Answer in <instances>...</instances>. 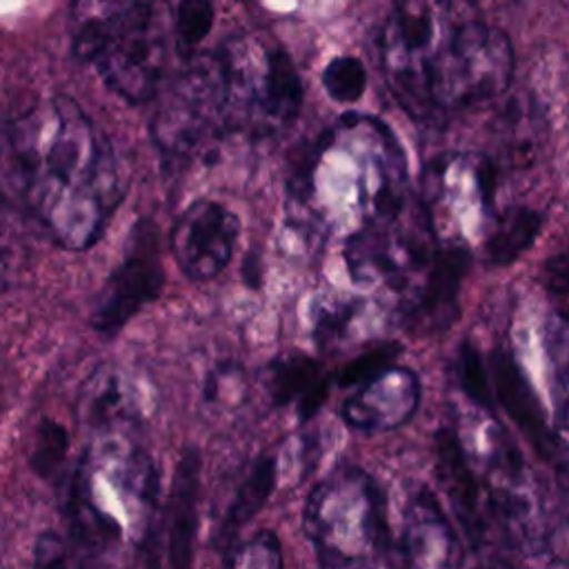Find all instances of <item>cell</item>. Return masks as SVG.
<instances>
[{
  "label": "cell",
  "mask_w": 569,
  "mask_h": 569,
  "mask_svg": "<svg viewBox=\"0 0 569 569\" xmlns=\"http://www.w3.org/2000/svg\"><path fill=\"white\" fill-rule=\"evenodd\" d=\"M0 196L56 244L89 249L124 198L109 138L56 96L0 122Z\"/></svg>",
  "instance_id": "obj_1"
},
{
  "label": "cell",
  "mask_w": 569,
  "mask_h": 569,
  "mask_svg": "<svg viewBox=\"0 0 569 569\" xmlns=\"http://www.w3.org/2000/svg\"><path fill=\"white\" fill-rule=\"evenodd\" d=\"M302 529L322 567L400 562L380 485L356 465H338L309 493Z\"/></svg>",
  "instance_id": "obj_2"
},
{
  "label": "cell",
  "mask_w": 569,
  "mask_h": 569,
  "mask_svg": "<svg viewBox=\"0 0 569 569\" xmlns=\"http://www.w3.org/2000/svg\"><path fill=\"white\" fill-rule=\"evenodd\" d=\"M476 16H482L476 0H393L380 36L382 71L393 98L413 120L433 118L429 64Z\"/></svg>",
  "instance_id": "obj_3"
},
{
  "label": "cell",
  "mask_w": 569,
  "mask_h": 569,
  "mask_svg": "<svg viewBox=\"0 0 569 569\" xmlns=\"http://www.w3.org/2000/svg\"><path fill=\"white\" fill-rule=\"evenodd\" d=\"M151 136L171 164H189L209 156L229 136L220 53L187 58L153 113Z\"/></svg>",
  "instance_id": "obj_4"
},
{
  "label": "cell",
  "mask_w": 569,
  "mask_h": 569,
  "mask_svg": "<svg viewBox=\"0 0 569 569\" xmlns=\"http://www.w3.org/2000/svg\"><path fill=\"white\" fill-rule=\"evenodd\" d=\"M513 78L509 38L482 16L465 22L427 73L433 118L500 98Z\"/></svg>",
  "instance_id": "obj_5"
},
{
  "label": "cell",
  "mask_w": 569,
  "mask_h": 569,
  "mask_svg": "<svg viewBox=\"0 0 569 569\" xmlns=\"http://www.w3.org/2000/svg\"><path fill=\"white\" fill-rule=\"evenodd\" d=\"M87 62H91L102 82L127 102L140 104L151 100L160 87L167 62L160 2L111 31Z\"/></svg>",
  "instance_id": "obj_6"
},
{
  "label": "cell",
  "mask_w": 569,
  "mask_h": 569,
  "mask_svg": "<svg viewBox=\"0 0 569 569\" xmlns=\"http://www.w3.org/2000/svg\"><path fill=\"white\" fill-rule=\"evenodd\" d=\"M164 289L160 229L151 218H138L124 242L116 269L100 291L91 325L104 336L118 333L140 309L158 300Z\"/></svg>",
  "instance_id": "obj_7"
},
{
  "label": "cell",
  "mask_w": 569,
  "mask_h": 569,
  "mask_svg": "<svg viewBox=\"0 0 569 569\" xmlns=\"http://www.w3.org/2000/svg\"><path fill=\"white\" fill-rule=\"evenodd\" d=\"M433 451L438 482L473 553L482 556L507 547L496 518L491 482L476 473L460 436L451 427H440L433 433Z\"/></svg>",
  "instance_id": "obj_8"
},
{
  "label": "cell",
  "mask_w": 569,
  "mask_h": 569,
  "mask_svg": "<svg viewBox=\"0 0 569 569\" xmlns=\"http://www.w3.org/2000/svg\"><path fill=\"white\" fill-rule=\"evenodd\" d=\"M240 238V218L218 200H193L173 222L171 251L193 282L213 280L231 260Z\"/></svg>",
  "instance_id": "obj_9"
},
{
  "label": "cell",
  "mask_w": 569,
  "mask_h": 569,
  "mask_svg": "<svg viewBox=\"0 0 569 569\" xmlns=\"http://www.w3.org/2000/svg\"><path fill=\"white\" fill-rule=\"evenodd\" d=\"M489 380L493 389L496 405L516 422L522 436L531 442L536 453L553 462L558 469V485L567 487V465H565V438L558 436L553 425H549L545 407L527 380L522 367L513 353L505 347H496L489 356Z\"/></svg>",
  "instance_id": "obj_10"
},
{
  "label": "cell",
  "mask_w": 569,
  "mask_h": 569,
  "mask_svg": "<svg viewBox=\"0 0 569 569\" xmlns=\"http://www.w3.org/2000/svg\"><path fill=\"white\" fill-rule=\"evenodd\" d=\"M471 267V249L462 240L436 244L422 271V284L405 302L407 329L416 336L447 331L460 313L458 296Z\"/></svg>",
  "instance_id": "obj_11"
},
{
  "label": "cell",
  "mask_w": 569,
  "mask_h": 569,
  "mask_svg": "<svg viewBox=\"0 0 569 569\" xmlns=\"http://www.w3.org/2000/svg\"><path fill=\"white\" fill-rule=\"evenodd\" d=\"M420 402L418 376L407 367H387L356 387L342 407L340 418L358 431H389L411 420Z\"/></svg>",
  "instance_id": "obj_12"
},
{
  "label": "cell",
  "mask_w": 569,
  "mask_h": 569,
  "mask_svg": "<svg viewBox=\"0 0 569 569\" xmlns=\"http://www.w3.org/2000/svg\"><path fill=\"white\" fill-rule=\"evenodd\" d=\"M398 560L409 567H458L462 542L429 487H420L407 502Z\"/></svg>",
  "instance_id": "obj_13"
},
{
  "label": "cell",
  "mask_w": 569,
  "mask_h": 569,
  "mask_svg": "<svg viewBox=\"0 0 569 569\" xmlns=\"http://www.w3.org/2000/svg\"><path fill=\"white\" fill-rule=\"evenodd\" d=\"M200 471L202 456L193 445L182 447L169 500L164 507V531H167V562L176 569L189 567L193 560V545L198 531V498H200Z\"/></svg>",
  "instance_id": "obj_14"
},
{
  "label": "cell",
  "mask_w": 569,
  "mask_h": 569,
  "mask_svg": "<svg viewBox=\"0 0 569 569\" xmlns=\"http://www.w3.org/2000/svg\"><path fill=\"white\" fill-rule=\"evenodd\" d=\"M302 96L305 91L293 60L282 47L269 42L258 138L276 136L291 127L300 116Z\"/></svg>",
  "instance_id": "obj_15"
},
{
  "label": "cell",
  "mask_w": 569,
  "mask_h": 569,
  "mask_svg": "<svg viewBox=\"0 0 569 569\" xmlns=\"http://www.w3.org/2000/svg\"><path fill=\"white\" fill-rule=\"evenodd\" d=\"M276 480H278V462L273 456L262 453L249 465L244 478L233 489L231 502L227 505L216 527V533L211 536V542L220 553H224L236 545L240 529L249 520H253L256 513L269 502L276 489Z\"/></svg>",
  "instance_id": "obj_16"
},
{
  "label": "cell",
  "mask_w": 569,
  "mask_h": 569,
  "mask_svg": "<svg viewBox=\"0 0 569 569\" xmlns=\"http://www.w3.org/2000/svg\"><path fill=\"white\" fill-rule=\"evenodd\" d=\"M156 2L158 0H71V36L76 58L87 62L111 31Z\"/></svg>",
  "instance_id": "obj_17"
},
{
  "label": "cell",
  "mask_w": 569,
  "mask_h": 569,
  "mask_svg": "<svg viewBox=\"0 0 569 569\" xmlns=\"http://www.w3.org/2000/svg\"><path fill=\"white\" fill-rule=\"evenodd\" d=\"M491 218L493 224L482 242V258L491 267L516 262L538 240L545 222L540 211L522 204H511Z\"/></svg>",
  "instance_id": "obj_18"
},
{
  "label": "cell",
  "mask_w": 569,
  "mask_h": 569,
  "mask_svg": "<svg viewBox=\"0 0 569 569\" xmlns=\"http://www.w3.org/2000/svg\"><path fill=\"white\" fill-rule=\"evenodd\" d=\"M336 142V127H325L309 138H300L284 160V196L289 211H305L316 189V169L320 158Z\"/></svg>",
  "instance_id": "obj_19"
},
{
  "label": "cell",
  "mask_w": 569,
  "mask_h": 569,
  "mask_svg": "<svg viewBox=\"0 0 569 569\" xmlns=\"http://www.w3.org/2000/svg\"><path fill=\"white\" fill-rule=\"evenodd\" d=\"M322 378L320 360L307 353H280L264 369L262 380L273 407L296 402L309 387Z\"/></svg>",
  "instance_id": "obj_20"
},
{
  "label": "cell",
  "mask_w": 569,
  "mask_h": 569,
  "mask_svg": "<svg viewBox=\"0 0 569 569\" xmlns=\"http://www.w3.org/2000/svg\"><path fill=\"white\" fill-rule=\"evenodd\" d=\"M456 373H458V382H460L462 393L478 409H482L489 418L498 420V413H496L498 405H496V398H493L489 371H487V367L482 362V353L469 340H462L458 345Z\"/></svg>",
  "instance_id": "obj_21"
},
{
  "label": "cell",
  "mask_w": 569,
  "mask_h": 569,
  "mask_svg": "<svg viewBox=\"0 0 569 569\" xmlns=\"http://www.w3.org/2000/svg\"><path fill=\"white\" fill-rule=\"evenodd\" d=\"M360 302L356 298H333V300H320L316 305L313 313V342L318 351L327 353L333 351L349 333V327L353 325Z\"/></svg>",
  "instance_id": "obj_22"
},
{
  "label": "cell",
  "mask_w": 569,
  "mask_h": 569,
  "mask_svg": "<svg viewBox=\"0 0 569 569\" xmlns=\"http://www.w3.org/2000/svg\"><path fill=\"white\" fill-rule=\"evenodd\" d=\"M322 87L336 102H358L367 89V69L353 56H338L322 69Z\"/></svg>",
  "instance_id": "obj_23"
},
{
  "label": "cell",
  "mask_w": 569,
  "mask_h": 569,
  "mask_svg": "<svg viewBox=\"0 0 569 569\" xmlns=\"http://www.w3.org/2000/svg\"><path fill=\"white\" fill-rule=\"evenodd\" d=\"M224 567H280L282 549L280 540L271 529L256 531L249 540L236 542L231 549L222 553Z\"/></svg>",
  "instance_id": "obj_24"
},
{
  "label": "cell",
  "mask_w": 569,
  "mask_h": 569,
  "mask_svg": "<svg viewBox=\"0 0 569 569\" xmlns=\"http://www.w3.org/2000/svg\"><path fill=\"white\" fill-rule=\"evenodd\" d=\"M87 413L91 422L98 427H109L111 422L129 420V400L118 376L104 373L96 380Z\"/></svg>",
  "instance_id": "obj_25"
},
{
  "label": "cell",
  "mask_w": 569,
  "mask_h": 569,
  "mask_svg": "<svg viewBox=\"0 0 569 569\" xmlns=\"http://www.w3.org/2000/svg\"><path fill=\"white\" fill-rule=\"evenodd\" d=\"M69 451V433L62 425L44 418L38 427L36 445L31 451V467L42 478H53L62 467Z\"/></svg>",
  "instance_id": "obj_26"
},
{
  "label": "cell",
  "mask_w": 569,
  "mask_h": 569,
  "mask_svg": "<svg viewBox=\"0 0 569 569\" xmlns=\"http://www.w3.org/2000/svg\"><path fill=\"white\" fill-rule=\"evenodd\" d=\"M213 27V4L211 0H180L173 18L176 40L182 51L198 47Z\"/></svg>",
  "instance_id": "obj_27"
},
{
  "label": "cell",
  "mask_w": 569,
  "mask_h": 569,
  "mask_svg": "<svg viewBox=\"0 0 569 569\" xmlns=\"http://www.w3.org/2000/svg\"><path fill=\"white\" fill-rule=\"evenodd\" d=\"M398 353H400L398 342L378 345L371 351H367V353L349 360L345 367H340L333 376V382L338 387H358V385L367 382L369 378L378 376L380 371H385L387 367H391Z\"/></svg>",
  "instance_id": "obj_28"
},
{
  "label": "cell",
  "mask_w": 569,
  "mask_h": 569,
  "mask_svg": "<svg viewBox=\"0 0 569 569\" xmlns=\"http://www.w3.org/2000/svg\"><path fill=\"white\" fill-rule=\"evenodd\" d=\"M33 553H36V562L44 567H64V565L78 562L71 551V545L53 531H47L40 536Z\"/></svg>",
  "instance_id": "obj_29"
},
{
  "label": "cell",
  "mask_w": 569,
  "mask_h": 569,
  "mask_svg": "<svg viewBox=\"0 0 569 569\" xmlns=\"http://www.w3.org/2000/svg\"><path fill=\"white\" fill-rule=\"evenodd\" d=\"M545 287L551 293V298L558 300L560 311L565 300H567V287H569V264H567V253L558 251L545 262Z\"/></svg>",
  "instance_id": "obj_30"
},
{
  "label": "cell",
  "mask_w": 569,
  "mask_h": 569,
  "mask_svg": "<svg viewBox=\"0 0 569 569\" xmlns=\"http://www.w3.org/2000/svg\"><path fill=\"white\" fill-rule=\"evenodd\" d=\"M329 378L327 376H322L313 387H309L298 400H296V405H298V420L305 425V422H309L311 418H316V413L320 411V407L325 405V400H327V396H329Z\"/></svg>",
  "instance_id": "obj_31"
},
{
  "label": "cell",
  "mask_w": 569,
  "mask_h": 569,
  "mask_svg": "<svg viewBox=\"0 0 569 569\" xmlns=\"http://www.w3.org/2000/svg\"><path fill=\"white\" fill-rule=\"evenodd\" d=\"M242 273H244V282H247V287H260V269H258V262H256V253H249L247 258H244V269H242Z\"/></svg>",
  "instance_id": "obj_32"
},
{
  "label": "cell",
  "mask_w": 569,
  "mask_h": 569,
  "mask_svg": "<svg viewBox=\"0 0 569 569\" xmlns=\"http://www.w3.org/2000/svg\"><path fill=\"white\" fill-rule=\"evenodd\" d=\"M0 280H2V267H0Z\"/></svg>",
  "instance_id": "obj_33"
}]
</instances>
